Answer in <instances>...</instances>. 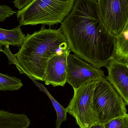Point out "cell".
Here are the masks:
<instances>
[{
    "label": "cell",
    "instance_id": "obj_8",
    "mask_svg": "<svg viewBox=\"0 0 128 128\" xmlns=\"http://www.w3.org/2000/svg\"><path fill=\"white\" fill-rule=\"evenodd\" d=\"M106 68L108 72L106 79L128 106V62L114 58Z\"/></svg>",
    "mask_w": 128,
    "mask_h": 128
},
{
    "label": "cell",
    "instance_id": "obj_7",
    "mask_svg": "<svg viewBox=\"0 0 128 128\" xmlns=\"http://www.w3.org/2000/svg\"><path fill=\"white\" fill-rule=\"evenodd\" d=\"M105 78L104 72L69 53L67 58L66 82L74 90L92 80Z\"/></svg>",
    "mask_w": 128,
    "mask_h": 128
},
{
    "label": "cell",
    "instance_id": "obj_12",
    "mask_svg": "<svg viewBox=\"0 0 128 128\" xmlns=\"http://www.w3.org/2000/svg\"><path fill=\"white\" fill-rule=\"evenodd\" d=\"M114 58L128 62V21L122 32L116 37Z\"/></svg>",
    "mask_w": 128,
    "mask_h": 128
},
{
    "label": "cell",
    "instance_id": "obj_15",
    "mask_svg": "<svg viewBox=\"0 0 128 128\" xmlns=\"http://www.w3.org/2000/svg\"><path fill=\"white\" fill-rule=\"evenodd\" d=\"M105 128H128V114L115 118L104 124Z\"/></svg>",
    "mask_w": 128,
    "mask_h": 128
},
{
    "label": "cell",
    "instance_id": "obj_5",
    "mask_svg": "<svg viewBox=\"0 0 128 128\" xmlns=\"http://www.w3.org/2000/svg\"><path fill=\"white\" fill-rule=\"evenodd\" d=\"M97 80H92L74 90L73 98L67 107V112L75 119L80 128H88L98 118L92 105L93 93Z\"/></svg>",
    "mask_w": 128,
    "mask_h": 128
},
{
    "label": "cell",
    "instance_id": "obj_16",
    "mask_svg": "<svg viewBox=\"0 0 128 128\" xmlns=\"http://www.w3.org/2000/svg\"><path fill=\"white\" fill-rule=\"evenodd\" d=\"M16 13L7 5H0V22H4L8 17L13 16Z\"/></svg>",
    "mask_w": 128,
    "mask_h": 128
},
{
    "label": "cell",
    "instance_id": "obj_13",
    "mask_svg": "<svg viewBox=\"0 0 128 128\" xmlns=\"http://www.w3.org/2000/svg\"><path fill=\"white\" fill-rule=\"evenodd\" d=\"M36 82L37 86L40 88L41 91L44 92L48 96L50 99L51 100V102L54 106V108L56 111L57 114V120L56 121V128H60L62 122H64L67 120V110L66 108H65L61 104H59L58 102L51 95L46 87L44 86L41 84L38 83Z\"/></svg>",
    "mask_w": 128,
    "mask_h": 128
},
{
    "label": "cell",
    "instance_id": "obj_1",
    "mask_svg": "<svg viewBox=\"0 0 128 128\" xmlns=\"http://www.w3.org/2000/svg\"><path fill=\"white\" fill-rule=\"evenodd\" d=\"M60 28L71 52L98 68L114 58L116 37L101 21L98 0H75Z\"/></svg>",
    "mask_w": 128,
    "mask_h": 128
},
{
    "label": "cell",
    "instance_id": "obj_4",
    "mask_svg": "<svg viewBox=\"0 0 128 128\" xmlns=\"http://www.w3.org/2000/svg\"><path fill=\"white\" fill-rule=\"evenodd\" d=\"M92 105L98 122L101 124L128 114L125 102L105 78L97 80Z\"/></svg>",
    "mask_w": 128,
    "mask_h": 128
},
{
    "label": "cell",
    "instance_id": "obj_17",
    "mask_svg": "<svg viewBox=\"0 0 128 128\" xmlns=\"http://www.w3.org/2000/svg\"><path fill=\"white\" fill-rule=\"evenodd\" d=\"M34 0H15L13 2L15 7L21 10L30 4Z\"/></svg>",
    "mask_w": 128,
    "mask_h": 128
},
{
    "label": "cell",
    "instance_id": "obj_11",
    "mask_svg": "<svg viewBox=\"0 0 128 128\" xmlns=\"http://www.w3.org/2000/svg\"><path fill=\"white\" fill-rule=\"evenodd\" d=\"M20 25L11 30H6L0 28V44L2 46L9 45L21 47L26 36L22 31Z\"/></svg>",
    "mask_w": 128,
    "mask_h": 128
},
{
    "label": "cell",
    "instance_id": "obj_19",
    "mask_svg": "<svg viewBox=\"0 0 128 128\" xmlns=\"http://www.w3.org/2000/svg\"><path fill=\"white\" fill-rule=\"evenodd\" d=\"M2 45L0 44V52H4L2 49Z\"/></svg>",
    "mask_w": 128,
    "mask_h": 128
},
{
    "label": "cell",
    "instance_id": "obj_18",
    "mask_svg": "<svg viewBox=\"0 0 128 128\" xmlns=\"http://www.w3.org/2000/svg\"><path fill=\"white\" fill-rule=\"evenodd\" d=\"M88 128H104V124L97 122Z\"/></svg>",
    "mask_w": 128,
    "mask_h": 128
},
{
    "label": "cell",
    "instance_id": "obj_9",
    "mask_svg": "<svg viewBox=\"0 0 128 128\" xmlns=\"http://www.w3.org/2000/svg\"><path fill=\"white\" fill-rule=\"evenodd\" d=\"M71 51L56 55L48 62L45 73L44 82L46 85L64 86L67 79V58Z\"/></svg>",
    "mask_w": 128,
    "mask_h": 128
},
{
    "label": "cell",
    "instance_id": "obj_3",
    "mask_svg": "<svg viewBox=\"0 0 128 128\" xmlns=\"http://www.w3.org/2000/svg\"><path fill=\"white\" fill-rule=\"evenodd\" d=\"M75 0H34L17 12L20 25L52 26L62 23L73 8Z\"/></svg>",
    "mask_w": 128,
    "mask_h": 128
},
{
    "label": "cell",
    "instance_id": "obj_14",
    "mask_svg": "<svg viewBox=\"0 0 128 128\" xmlns=\"http://www.w3.org/2000/svg\"><path fill=\"white\" fill-rule=\"evenodd\" d=\"M22 86L20 79L0 73V91L18 90Z\"/></svg>",
    "mask_w": 128,
    "mask_h": 128
},
{
    "label": "cell",
    "instance_id": "obj_10",
    "mask_svg": "<svg viewBox=\"0 0 128 128\" xmlns=\"http://www.w3.org/2000/svg\"><path fill=\"white\" fill-rule=\"evenodd\" d=\"M30 121L27 115L0 110V128H28Z\"/></svg>",
    "mask_w": 128,
    "mask_h": 128
},
{
    "label": "cell",
    "instance_id": "obj_6",
    "mask_svg": "<svg viewBox=\"0 0 128 128\" xmlns=\"http://www.w3.org/2000/svg\"><path fill=\"white\" fill-rule=\"evenodd\" d=\"M99 17L106 29L116 37L128 21V0H98Z\"/></svg>",
    "mask_w": 128,
    "mask_h": 128
},
{
    "label": "cell",
    "instance_id": "obj_2",
    "mask_svg": "<svg viewBox=\"0 0 128 128\" xmlns=\"http://www.w3.org/2000/svg\"><path fill=\"white\" fill-rule=\"evenodd\" d=\"M69 50L66 38L60 28H46L44 25L40 30L27 34L14 57L21 72L34 80L44 81L50 59Z\"/></svg>",
    "mask_w": 128,
    "mask_h": 128
}]
</instances>
